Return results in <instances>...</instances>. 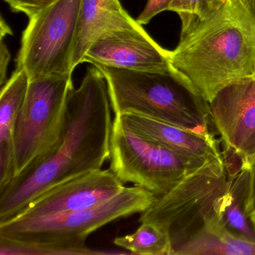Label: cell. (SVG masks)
<instances>
[{
	"mask_svg": "<svg viewBox=\"0 0 255 255\" xmlns=\"http://www.w3.org/2000/svg\"><path fill=\"white\" fill-rule=\"evenodd\" d=\"M111 110L104 75L97 67L89 68L80 87L68 94L65 132L59 144L0 191V224L14 219L52 186L102 169L110 159Z\"/></svg>",
	"mask_w": 255,
	"mask_h": 255,
	"instance_id": "cell-1",
	"label": "cell"
},
{
	"mask_svg": "<svg viewBox=\"0 0 255 255\" xmlns=\"http://www.w3.org/2000/svg\"><path fill=\"white\" fill-rule=\"evenodd\" d=\"M169 58L179 78L209 104L224 88L253 76L255 17L240 0H219L182 28Z\"/></svg>",
	"mask_w": 255,
	"mask_h": 255,
	"instance_id": "cell-2",
	"label": "cell"
},
{
	"mask_svg": "<svg viewBox=\"0 0 255 255\" xmlns=\"http://www.w3.org/2000/svg\"><path fill=\"white\" fill-rule=\"evenodd\" d=\"M157 197L134 185L92 208L33 220L0 224L1 255H84L89 234L121 218L141 213Z\"/></svg>",
	"mask_w": 255,
	"mask_h": 255,
	"instance_id": "cell-3",
	"label": "cell"
},
{
	"mask_svg": "<svg viewBox=\"0 0 255 255\" xmlns=\"http://www.w3.org/2000/svg\"><path fill=\"white\" fill-rule=\"evenodd\" d=\"M107 82L115 116L134 113L201 133H210L208 104L174 70L135 71L94 65Z\"/></svg>",
	"mask_w": 255,
	"mask_h": 255,
	"instance_id": "cell-4",
	"label": "cell"
},
{
	"mask_svg": "<svg viewBox=\"0 0 255 255\" xmlns=\"http://www.w3.org/2000/svg\"><path fill=\"white\" fill-rule=\"evenodd\" d=\"M72 74L29 80L16 127L15 177L42 160L62 139Z\"/></svg>",
	"mask_w": 255,
	"mask_h": 255,
	"instance_id": "cell-5",
	"label": "cell"
},
{
	"mask_svg": "<svg viewBox=\"0 0 255 255\" xmlns=\"http://www.w3.org/2000/svg\"><path fill=\"white\" fill-rule=\"evenodd\" d=\"M231 185L224 159L206 162L188 173L169 192L157 197L141 213L138 222L156 225L169 236L174 248L215 212Z\"/></svg>",
	"mask_w": 255,
	"mask_h": 255,
	"instance_id": "cell-6",
	"label": "cell"
},
{
	"mask_svg": "<svg viewBox=\"0 0 255 255\" xmlns=\"http://www.w3.org/2000/svg\"><path fill=\"white\" fill-rule=\"evenodd\" d=\"M110 160V171L122 183L141 186L156 197L169 192L188 173L201 167L138 135L118 116L112 128Z\"/></svg>",
	"mask_w": 255,
	"mask_h": 255,
	"instance_id": "cell-7",
	"label": "cell"
},
{
	"mask_svg": "<svg viewBox=\"0 0 255 255\" xmlns=\"http://www.w3.org/2000/svg\"><path fill=\"white\" fill-rule=\"evenodd\" d=\"M81 0H59L29 17L17 59V69L29 80L73 74V50Z\"/></svg>",
	"mask_w": 255,
	"mask_h": 255,
	"instance_id": "cell-8",
	"label": "cell"
},
{
	"mask_svg": "<svg viewBox=\"0 0 255 255\" xmlns=\"http://www.w3.org/2000/svg\"><path fill=\"white\" fill-rule=\"evenodd\" d=\"M125 188L110 169L89 171L52 186L14 219L33 220L92 208L111 199Z\"/></svg>",
	"mask_w": 255,
	"mask_h": 255,
	"instance_id": "cell-9",
	"label": "cell"
},
{
	"mask_svg": "<svg viewBox=\"0 0 255 255\" xmlns=\"http://www.w3.org/2000/svg\"><path fill=\"white\" fill-rule=\"evenodd\" d=\"M208 107L225 147L243 165L255 153V80L244 79L226 86Z\"/></svg>",
	"mask_w": 255,
	"mask_h": 255,
	"instance_id": "cell-10",
	"label": "cell"
},
{
	"mask_svg": "<svg viewBox=\"0 0 255 255\" xmlns=\"http://www.w3.org/2000/svg\"><path fill=\"white\" fill-rule=\"evenodd\" d=\"M169 56L170 51L159 45L141 26L100 37L83 62L122 69L165 71L173 69Z\"/></svg>",
	"mask_w": 255,
	"mask_h": 255,
	"instance_id": "cell-11",
	"label": "cell"
},
{
	"mask_svg": "<svg viewBox=\"0 0 255 255\" xmlns=\"http://www.w3.org/2000/svg\"><path fill=\"white\" fill-rule=\"evenodd\" d=\"M138 135L159 143L197 166L223 159L211 133H201L134 113L116 116Z\"/></svg>",
	"mask_w": 255,
	"mask_h": 255,
	"instance_id": "cell-12",
	"label": "cell"
},
{
	"mask_svg": "<svg viewBox=\"0 0 255 255\" xmlns=\"http://www.w3.org/2000/svg\"><path fill=\"white\" fill-rule=\"evenodd\" d=\"M141 26L127 12L119 0H81L73 50V68L83 63L88 50L100 37L113 31Z\"/></svg>",
	"mask_w": 255,
	"mask_h": 255,
	"instance_id": "cell-13",
	"label": "cell"
},
{
	"mask_svg": "<svg viewBox=\"0 0 255 255\" xmlns=\"http://www.w3.org/2000/svg\"><path fill=\"white\" fill-rule=\"evenodd\" d=\"M29 77L16 69L0 95V191L15 177L14 137L20 109L26 98Z\"/></svg>",
	"mask_w": 255,
	"mask_h": 255,
	"instance_id": "cell-14",
	"label": "cell"
},
{
	"mask_svg": "<svg viewBox=\"0 0 255 255\" xmlns=\"http://www.w3.org/2000/svg\"><path fill=\"white\" fill-rule=\"evenodd\" d=\"M172 255H255V241L231 231L216 209L196 231L173 248Z\"/></svg>",
	"mask_w": 255,
	"mask_h": 255,
	"instance_id": "cell-15",
	"label": "cell"
},
{
	"mask_svg": "<svg viewBox=\"0 0 255 255\" xmlns=\"http://www.w3.org/2000/svg\"><path fill=\"white\" fill-rule=\"evenodd\" d=\"M114 244L135 255H172L169 236L150 222H141L135 232L115 239Z\"/></svg>",
	"mask_w": 255,
	"mask_h": 255,
	"instance_id": "cell-16",
	"label": "cell"
},
{
	"mask_svg": "<svg viewBox=\"0 0 255 255\" xmlns=\"http://www.w3.org/2000/svg\"><path fill=\"white\" fill-rule=\"evenodd\" d=\"M219 0H173L168 11H174L181 20V29L201 17Z\"/></svg>",
	"mask_w": 255,
	"mask_h": 255,
	"instance_id": "cell-17",
	"label": "cell"
},
{
	"mask_svg": "<svg viewBox=\"0 0 255 255\" xmlns=\"http://www.w3.org/2000/svg\"><path fill=\"white\" fill-rule=\"evenodd\" d=\"M241 170L246 171V181L243 191V208L248 219L255 216V153L244 164Z\"/></svg>",
	"mask_w": 255,
	"mask_h": 255,
	"instance_id": "cell-18",
	"label": "cell"
},
{
	"mask_svg": "<svg viewBox=\"0 0 255 255\" xmlns=\"http://www.w3.org/2000/svg\"><path fill=\"white\" fill-rule=\"evenodd\" d=\"M12 11L30 17L46 9L59 0H4Z\"/></svg>",
	"mask_w": 255,
	"mask_h": 255,
	"instance_id": "cell-19",
	"label": "cell"
},
{
	"mask_svg": "<svg viewBox=\"0 0 255 255\" xmlns=\"http://www.w3.org/2000/svg\"><path fill=\"white\" fill-rule=\"evenodd\" d=\"M173 0H147L145 8L138 16L137 22L140 25L147 24L155 16L169 10Z\"/></svg>",
	"mask_w": 255,
	"mask_h": 255,
	"instance_id": "cell-20",
	"label": "cell"
},
{
	"mask_svg": "<svg viewBox=\"0 0 255 255\" xmlns=\"http://www.w3.org/2000/svg\"><path fill=\"white\" fill-rule=\"evenodd\" d=\"M11 59V55L3 41V38H1V46H0V85L1 87L6 83L8 80L7 77V69L8 63Z\"/></svg>",
	"mask_w": 255,
	"mask_h": 255,
	"instance_id": "cell-21",
	"label": "cell"
},
{
	"mask_svg": "<svg viewBox=\"0 0 255 255\" xmlns=\"http://www.w3.org/2000/svg\"><path fill=\"white\" fill-rule=\"evenodd\" d=\"M0 26H1V38H3L5 35H11L12 34V31L10 29L9 26L7 25V23H5L4 19L1 18V23H0Z\"/></svg>",
	"mask_w": 255,
	"mask_h": 255,
	"instance_id": "cell-22",
	"label": "cell"
},
{
	"mask_svg": "<svg viewBox=\"0 0 255 255\" xmlns=\"http://www.w3.org/2000/svg\"><path fill=\"white\" fill-rule=\"evenodd\" d=\"M240 2L248 8L255 18V0H240Z\"/></svg>",
	"mask_w": 255,
	"mask_h": 255,
	"instance_id": "cell-23",
	"label": "cell"
},
{
	"mask_svg": "<svg viewBox=\"0 0 255 255\" xmlns=\"http://www.w3.org/2000/svg\"><path fill=\"white\" fill-rule=\"evenodd\" d=\"M249 221H250L252 225V228H253L254 231L255 232V216H252L249 219Z\"/></svg>",
	"mask_w": 255,
	"mask_h": 255,
	"instance_id": "cell-24",
	"label": "cell"
},
{
	"mask_svg": "<svg viewBox=\"0 0 255 255\" xmlns=\"http://www.w3.org/2000/svg\"><path fill=\"white\" fill-rule=\"evenodd\" d=\"M252 78L254 79V80H255V73H254L253 76H252Z\"/></svg>",
	"mask_w": 255,
	"mask_h": 255,
	"instance_id": "cell-25",
	"label": "cell"
}]
</instances>
